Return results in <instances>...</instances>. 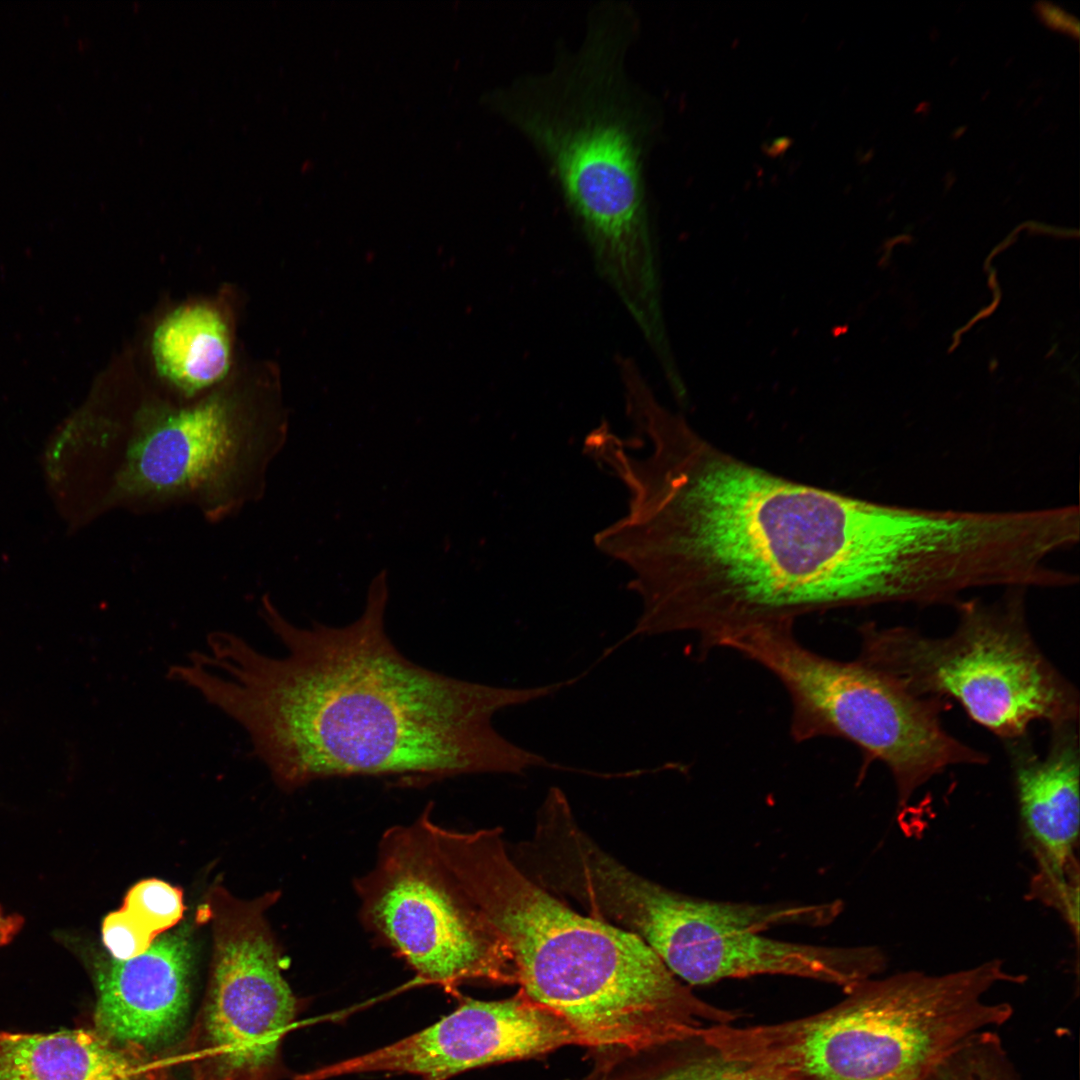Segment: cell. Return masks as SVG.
Returning <instances> with one entry per match:
<instances>
[{
    "mask_svg": "<svg viewBox=\"0 0 1080 1080\" xmlns=\"http://www.w3.org/2000/svg\"><path fill=\"white\" fill-rule=\"evenodd\" d=\"M633 425L650 448L611 455L628 511L594 537L633 574L642 612L632 636L695 633L704 651L806 614L910 597L923 540L907 507L751 465L656 399Z\"/></svg>",
    "mask_w": 1080,
    "mask_h": 1080,
    "instance_id": "obj_1",
    "label": "cell"
},
{
    "mask_svg": "<svg viewBox=\"0 0 1080 1080\" xmlns=\"http://www.w3.org/2000/svg\"><path fill=\"white\" fill-rule=\"evenodd\" d=\"M387 601L385 570L370 583L361 616L342 627L296 626L265 596L260 616L284 656L212 632L179 681L247 732L285 790L330 778L416 785L545 768L546 757L507 739L491 719L557 693V685L501 687L426 669L388 637Z\"/></svg>",
    "mask_w": 1080,
    "mask_h": 1080,
    "instance_id": "obj_2",
    "label": "cell"
},
{
    "mask_svg": "<svg viewBox=\"0 0 1080 1080\" xmlns=\"http://www.w3.org/2000/svg\"><path fill=\"white\" fill-rule=\"evenodd\" d=\"M639 32L630 2L599 1L575 48L487 98L543 160L601 275L645 323L661 303L645 174L655 118L626 66Z\"/></svg>",
    "mask_w": 1080,
    "mask_h": 1080,
    "instance_id": "obj_3",
    "label": "cell"
},
{
    "mask_svg": "<svg viewBox=\"0 0 1080 1080\" xmlns=\"http://www.w3.org/2000/svg\"><path fill=\"white\" fill-rule=\"evenodd\" d=\"M439 854L504 942L519 992L560 1016L594 1059L695 1038L715 1015L641 939L528 877L498 828L431 820Z\"/></svg>",
    "mask_w": 1080,
    "mask_h": 1080,
    "instance_id": "obj_4",
    "label": "cell"
},
{
    "mask_svg": "<svg viewBox=\"0 0 1080 1080\" xmlns=\"http://www.w3.org/2000/svg\"><path fill=\"white\" fill-rule=\"evenodd\" d=\"M1025 977L1001 960L942 975L918 971L867 979L822 1012L776 1024H722L707 1047L778 1080H924L972 1035L1005 1023L1008 1003L986 993Z\"/></svg>",
    "mask_w": 1080,
    "mask_h": 1080,
    "instance_id": "obj_5",
    "label": "cell"
},
{
    "mask_svg": "<svg viewBox=\"0 0 1080 1080\" xmlns=\"http://www.w3.org/2000/svg\"><path fill=\"white\" fill-rule=\"evenodd\" d=\"M839 900L819 904L716 901L668 889L624 864L607 870L593 898L600 919L650 947L683 981L784 975L834 984L845 992L886 966L875 946L839 947L774 939L772 927H820L841 913Z\"/></svg>",
    "mask_w": 1080,
    "mask_h": 1080,
    "instance_id": "obj_6",
    "label": "cell"
},
{
    "mask_svg": "<svg viewBox=\"0 0 1080 1080\" xmlns=\"http://www.w3.org/2000/svg\"><path fill=\"white\" fill-rule=\"evenodd\" d=\"M1025 591L1007 589L993 603L959 600L957 624L942 637L864 623L856 659L917 696L955 700L1005 742L1026 737L1036 721L1078 723L1079 693L1034 640Z\"/></svg>",
    "mask_w": 1080,
    "mask_h": 1080,
    "instance_id": "obj_7",
    "label": "cell"
},
{
    "mask_svg": "<svg viewBox=\"0 0 1080 1080\" xmlns=\"http://www.w3.org/2000/svg\"><path fill=\"white\" fill-rule=\"evenodd\" d=\"M794 625L753 628L724 642L762 666L785 688L796 742L837 737L856 745L866 762L890 771L898 805L933 777L958 765H983L989 757L943 726L948 701L917 696L855 659L842 661L804 646Z\"/></svg>",
    "mask_w": 1080,
    "mask_h": 1080,
    "instance_id": "obj_8",
    "label": "cell"
},
{
    "mask_svg": "<svg viewBox=\"0 0 1080 1080\" xmlns=\"http://www.w3.org/2000/svg\"><path fill=\"white\" fill-rule=\"evenodd\" d=\"M432 812L382 834L374 865L354 880L361 923L426 983H517L504 942L439 854Z\"/></svg>",
    "mask_w": 1080,
    "mask_h": 1080,
    "instance_id": "obj_9",
    "label": "cell"
},
{
    "mask_svg": "<svg viewBox=\"0 0 1080 1080\" xmlns=\"http://www.w3.org/2000/svg\"><path fill=\"white\" fill-rule=\"evenodd\" d=\"M278 897L271 892L243 901L217 887L203 905L212 923L213 959L197 1032V1080H271L297 1009L265 918Z\"/></svg>",
    "mask_w": 1080,
    "mask_h": 1080,
    "instance_id": "obj_10",
    "label": "cell"
},
{
    "mask_svg": "<svg viewBox=\"0 0 1080 1080\" xmlns=\"http://www.w3.org/2000/svg\"><path fill=\"white\" fill-rule=\"evenodd\" d=\"M283 442L284 431L259 429L223 395L145 408L125 443L115 496L128 508L190 501L218 517L249 497Z\"/></svg>",
    "mask_w": 1080,
    "mask_h": 1080,
    "instance_id": "obj_11",
    "label": "cell"
},
{
    "mask_svg": "<svg viewBox=\"0 0 1080 1080\" xmlns=\"http://www.w3.org/2000/svg\"><path fill=\"white\" fill-rule=\"evenodd\" d=\"M569 1045H580L573 1029L560 1016L518 992L496 1001L468 999L424 1030L307 1072L302 1080L366 1072L446 1080L476 1067L537 1057Z\"/></svg>",
    "mask_w": 1080,
    "mask_h": 1080,
    "instance_id": "obj_12",
    "label": "cell"
},
{
    "mask_svg": "<svg viewBox=\"0 0 1080 1080\" xmlns=\"http://www.w3.org/2000/svg\"><path fill=\"white\" fill-rule=\"evenodd\" d=\"M1025 738L1007 746L1021 824L1038 866L1031 891L1071 922L1078 918V723L1052 728L1040 756Z\"/></svg>",
    "mask_w": 1080,
    "mask_h": 1080,
    "instance_id": "obj_13",
    "label": "cell"
},
{
    "mask_svg": "<svg viewBox=\"0 0 1080 1080\" xmlns=\"http://www.w3.org/2000/svg\"><path fill=\"white\" fill-rule=\"evenodd\" d=\"M192 960L190 929L181 926L134 958L104 963L97 973L95 1030L147 1055L167 1044L187 1016Z\"/></svg>",
    "mask_w": 1080,
    "mask_h": 1080,
    "instance_id": "obj_14",
    "label": "cell"
},
{
    "mask_svg": "<svg viewBox=\"0 0 1080 1080\" xmlns=\"http://www.w3.org/2000/svg\"><path fill=\"white\" fill-rule=\"evenodd\" d=\"M148 1056L95 1029L0 1031V1080H130L153 1068Z\"/></svg>",
    "mask_w": 1080,
    "mask_h": 1080,
    "instance_id": "obj_15",
    "label": "cell"
},
{
    "mask_svg": "<svg viewBox=\"0 0 1080 1080\" xmlns=\"http://www.w3.org/2000/svg\"><path fill=\"white\" fill-rule=\"evenodd\" d=\"M230 353L227 326L207 305L174 310L161 321L152 339L159 374L188 395L221 380L229 369Z\"/></svg>",
    "mask_w": 1080,
    "mask_h": 1080,
    "instance_id": "obj_16",
    "label": "cell"
},
{
    "mask_svg": "<svg viewBox=\"0 0 1080 1080\" xmlns=\"http://www.w3.org/2000/svg\"><path fill=\"white\" fill-rule=\"evenodd\" d=\"M682 1044L625 1055L602 1067L591 1080H778L709 1048L705 1055L682 1052Z\"/></svg>",
    "mask_w": 1080,
    "mask_h": 1080,
    "instance_id": "obj_17",
    "label": "cell"
},
{
    "mask_svg": "<svg viewBox=\"0 0 1080 1080\" xmlns=\"http://www.w3.org/2000/svg\"><path fill=\"white\" fill-rule=\"evenodd\" d=\"M924 1080H1020L994 1031L978 1032L949 1052Z\"/></svg>",
    "mask_w": 1080,
    "mask_h": 1080,
    "instance_id": "obj_18",
    "label": "cell"
},
{
    "mask_svg": "<svg viewBox=\"0 0 1080 1080\" xmlns=\"http://www.w3.org/2000/svg\"><path fill=\"white\" fill-rule=\"evenodd\" d=\"M122 908L157 938L182 919L183 892L162 880L146 879L128 891Z\"/></svg>",
    "mask_w": 1080,
    "mask_h": 1080,
    "instance_id": "obj_19",
    "label": "cell"
},
{
    "mask_svg": "<svg viewBox=\"0 0 1080 1080\" xmlns=\"http://www.w3.org/2000/svg\"><path fill=\"white\" fill-rule=\"evenodd\" d=\"M102 941L112 959L129 960L145 952L156 937L122 907L102 922Z\"/></svg>",
    "mask_w": 1080,
    "mask_h": 1080,
    "instance_id": "obj_20",
    "label": "cell"
},
{
    "mask_svg": "<svg viewBox=\"0 0 1080 1080\" xmlns=\"http://www.w3.org/2000/svg\"><path fill=\"white\" fill-rule=\"evenodd\" d=\"M23 924V917L7 913L0 906V947L10 943L21 931Z\"/></svg>",
    "mask_w": 1080,
    "mask_h": 1080,
    "instance_id": "obj_21",
    "label": "cell"
},
{
    "mask_svg": "<svg viewBox=\"0 0 1080 1080\" xmlns=\"http://www.w3.org/2000/svg\"><path fill=\"white\" fill-rule=\"evenodd\" d=\"M130 1080H167L166 1075L154 1067Z\"/></svg>",
    "mask_w": 1080,
    "mask_h": 1080,
    "instance_id": "obj_22",
    "label": "cell"
},
{
    "mask_svg": "<svg viewBox=\"0 0 1080 1080\" xmlns=\"http://www.w3.org/2000/svg\"><path fill=\"white\" fill-rule=\"evenodd\" d=\"M602 426H607V425H605V424H604V425H602ZM602 426H600V427H602ZM600 427H598V428H600ZM598 428H597V429H598ZM597 429H595V430H597ZM595 430H593L592 432H594ZM592 432H591V433H592ZM591 433H590V434L588 435V437H589V436L591 435ZM588 437L586 438V440H585V443H586V441H587ZM585 443H584V447H585Z\"/></svg>",
    "mask_w": 1080,
    "mask_h": 1080,
    "instance_id": "obj_23",
    "label": "cell"
}]
</instances>
